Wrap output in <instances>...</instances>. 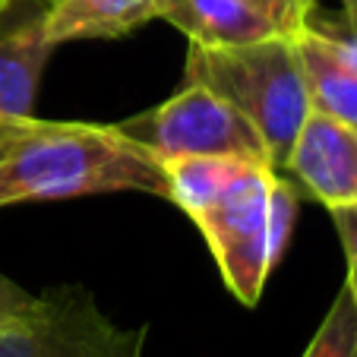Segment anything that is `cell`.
I'll list each match as a JSON object with an SVG mask.
<instances>
[{
    "mask_svg": "<svg viewBox=\"0 0 357 357\" xmlns=\"http://www.w3.org/2000/svg\"><path fill=\"white\" fill-rule=\"evenodd\" d=\"M294 45L307 76L313 111L357 127V70L310 29H301L294 35Z\"/></svg>",
    "mask_w": 357,
    "mask_h": 357,
    "instance_id": "obj_10",
    "label": "cell"
},
{
    "mask_svg": "<svg viewBox=\"0 0 357 357\" xmlns=\"http://www.w3.org/2000/svg\"><path fill=\"white\" fill-rule=\"evenodd\" d=\"M10 3H13V0H0V13H3V10H7Z\"/></svg>",
    "mask_w": 357,
    "mask_h": 357,
    "instance_id": "obj_17",
    "label": "cell"
},
{
    "mask_svg": "<svg viewBox=\"0 0 357 357\" xmlns=\"http://www.w3.org/2000/svg\"><path fill=\"white\" fill-rule=\"evenodd\" d=\"M303 29H310L319 38H326L357 70V16L342 13V10L335 16H329V13H319V7H313L307 13V20H303Z\"/></svg>",
    "mask_w": 357,
    "mask_h": 357,
    "instance_id": "obj_12",
    "label": "cell"
},
{
    "mask_svg": "<svg viewBox=\"0 0 357 357\" xmlns=\"http://www.w3.org/2000/svg\"><path fill=\"white\" fill-rule=\"evenodd\" d=\"M51 41L45 35V7L0 32V123L35 117V98L45 76Z\"/></svg>",
    "mask_w": 357,
    "mask_h": 357,
    "instance_id": "obj_8",
    "label": "cell"
},
{
    "mask_svg": "<svg viewBox=\"0 0 357 357\" xmlns=\"http://www.w3.org/2000/svg\"><path fill=\"white\" fill-rule=\"evenodd\" d=\"M187 82H199L231 101L259 133L269 165L284 171L291 146L313 111L294 35L237 47L190 45Z\"/></svg>",
    "mask_w": 357,
    "mask_h": 357,
    "instance_id": "obj_3",
    "label": "cell"
},
{
    "mask_svg": "<svg viewBox=\"0 0 357 357\" xmlns=\"http://www.w3.org/2000/svg\"><path fill=\"white\" fill-rule=\"evenodd\" d=\"M158 20V0H51L45 35L51 47L86 38H123Z\"/></svg>",
    "mask_w": 357,
    "mask_h": 357,
    "instance_id": "obj_9",
    "label": "cell"
},
{
    "mask_svg": "<svg viewBox=\"0 0 357 357\" xmlns=\"http://www.w3.org/2000/svg\"><path fill=\"white\" fill-rule=\"evenodd\" d=\"M253 3H259V7L266 10V13L272 16V20L282 26L284 35H297L303 29V20H307V13H310V7L303 3V0H253Z\"/></svg>",
    "mask_w": 357,
    "mask_h": 357,
    "instance_id": "obj_15",
    "label": "cell"
},
{
    "mask_svg": "<svg viewBox=\"0 0 357 357\" xmlns=\"http://www.w3.org/2000/svg\"><path fill=\"white\" fill-rule=\"evenodd\" d=\"M158 20L181 29L196 47H237L284 35L253 0H158Z\"/></svg>",
    "mask_w": 357,
    "mask_h": 357,
    "instance_id": "obj_7",
    "label": "cell"
},
{
    "mask_svg": "<svg viewBox=\"0 0 357 357\" xmlns=\"http://www.w3.org/2000/svg\"><path fill=\"white\" fill-rule=\"evenodd\" d=\"M32 323L0 335V357H142L146 326L121 329L79 284L45 291Z\"/></svg>",
    "mask_w": 357,
    "mask_h": 357,
    "instance_id": "obj_5",
    "label": "cell"
},
{
    "mask_svg": "<svg viewBox=\"0 0 357 357\" xmlns=\"http://www.w3.org/2000/svg\"><path fill=\"white\" fill-rule=\"evenodd\" d=\"M303 357H357V310L348 288L338 291Z\"/></svg>",
    "mask_w": 357,
    "mask_h": 357,
    "instance_id": "obj_11",
    "label": "cell"
},
{
    "mask_svg": "<svg viewBox=\"0 0 357 357\" xmlns=\"http://www.w3.org/2000/svg\"><path fill=\"white\" fill-rule=\"evenodd\" d=\"M165 174L168 199L202 231L228 291L257 307L294 231V187L266 162L222 155L165 162Z\"/></svg>",
    "mask_w": 357,
    "mask_h": 357,
    "instance_id": "obj_1",
    "label": "cell"
},
{
    "mask_svg": "<svg viewBox=\"0 0 357 357\" xmlns=\"http://www.w3.org/2000/svg\"><path fill=\"white\" fill-rule=\"evenodd\" d=\"M303 3H307V7H319V0H303ZM338 3V10H342V13H351V16H357V0H335Z\"/></svg>",
    "mask_w": 357,
    "mask_h": 357,
    "instance_id": "obj_16",
    "label": "cell"
},
{
    "mask_svg": "<svg viewBox=\"0 0 357 357\" xmlns=\"http://www.w3.org/2000/svg\"><path fill=\"white\" fill-rule=\"evenodd\" d=\"M38 3H51V0H38Z\"/></svg>",
    "mask_w": 357,
    "mask_h": 357,
    "instance_id": "obj_18",
    "label": "cell"
},
{
    "mask_svg": "<svg viewBox=\"0 0 357 357\" xmlns=\"http://www.w3.org/2000/svg\"><path fill=\"white\" fill-rule=\"evenodd\" d=\"M332 222L338 228V237H342V247H344V259H348V294L354 301V310H357V206L351 209H335L332 212Z\"/></svg>",
    "mask_w": 357,
    "mask_h": 357,
    "instance_id": "obj_14",
    "label": "cell"
},
{
    "mask_svg": "<svg viewBox=\"0 0 357 357\" xmlns=\"http://www.w3.org/2000/svg\"><path fill=\"white\" fill-rule=\"evenodd\" d=\"M284 171L329 212L357 206V127L310 111L288 152Z\"/></svg>",
    "mask_w": 357,
    "mask_h": 357,
    "instance_id": "obj_6",
    "label": "cell"
},
{
    "mask_svg": "<svg viewBox=\"0 0 357 357\" xmlns=\"http://www.w3.org/2000/svg\"><path fill=\"white\" fill-rule=\"evenodd\" d=\"M41 307H45V297L20 288L13 278H7L0 272V335L32 323L41 313Z\"/></svg>",
    "mask_w": 357,
    "mask_h": 357,
    "instance_id": "obj_13",
    "label": "cell"
},
{
    "mask_svg": "<svg viewBox=\"0 0 357 357\" xmlns=\"http://www.w3.org/2000/svg\"><path fill=\"white\" fill-rule=\"evenodd\" d=\"M121 127L136 142H142L162 165L206 155L269 165L263 139L250 127L247 117L231 101H225L218 92L199 82H187V89L171 95L155 111L133 117Z\"/></svg>",
    "mask_w": 357,
    "mask_h": 357,
    "instance_id": "obj_4",
    "label": "cell"
},
{
    "mask_svg": "<svg viewBox=\"0 0 357 357\" xmlns=\"http://www.w3.org/2000/svg\"><path fill=\"white\" fill-rule=\"evenodd\" d=\"M123 190L168 199L165 165L123 127L38 117L0 123V206Z\"/></svg>",
    "mask_w": 357,
    "mask_h": 357,
    "instance_id": "obj_2",
    "label": "cell"
}]
</instances>
